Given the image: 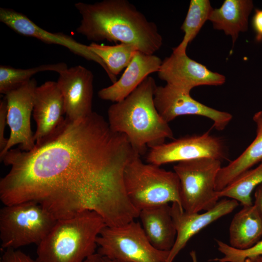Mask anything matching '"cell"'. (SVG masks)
Segmentation results:
<instances>
[{"mask_svg":"<svg viewBox=\"0 0 262 262\" xmlns=\"http://www.w3.org/2000/svg\"><path fill=\"white\" fill-rule=\"evenodd\" d=\"M137 153L98 114L66 117L44 143L29 151L11 148L0 159L10 166L0 180V200L4 205L37 202L57 220L90 211L107 226L125 225L140 213L124 183L125 168Z\"/></svg>","mask_w":262,"mask_h":262,"instance_id":"cell-1","label":"cell"},{"mask_svg":"<svg viewBox=\"0 0 262 262\" xmlns=\"http://www.w3.org/2000/svg\"><path fill=\"white\" fill-rule=\"evenodd\" d=\"M75 7L82 17L76 32L92 42L131 44L147 54H154L163 45L157 25L127 0L78 2Z\"/></svg>","mask_w":262,"mask_h":262,"instance_id":"cell-2","label":"cell"},{"mask_svg":"<svg viewBox=\"0 0 262 262\" xmlns=\"http://www.w3.org/2000/svg\"><path fill=\"white\" fill-rule=\"evenodd\" d=\"M154 78L147 77L128 97L108 109V122L115 132L125 135L140 155L149 148L173 139L169 125L159 114L154 104L157 87Z\"/></svg>","mask_w":262,"mask_h":262,"instance_id":"cell-3","label":"cell"},{"mask_svg":"<svg viewBox=\"0 0 262 262\" xmlns=\"http://www.w3.org/2000/svg\"><path fill=\"white\" fill-rule=\"evenodd\" d=\"M107 226L97 213L86 211L57 220L37 245V262H84L96 253L97 238Z\"/></svg>","mask_w":262,"mask_h":262,"instance_id":"cell-4","label":"cell"},{"mask_svg":"<svg viewBox=\"0 0 262 262\" xmlns=\"http://www.w3.org/2000/svg\"><path fill=\"white\" fill-rule=\"evenodd\" d=\"M124 183L128 198L139 211L169 202L176 203L182 208L180 182L176 173L144 163L138 153L125 168Z\"/></svg>","mask_w":262,"mask_h":262,"instance_id":"cell-5","label":"cell"},{"mask_svg":"<svg viewBox=\"0 0 262 262\" xmlns=\"http://www.w3.org/2000/svg\"><path fill=\"white\" fill-rule=\"evenodd\" d=\"M57 220L42 205L27 201L4 205L0 210V239L3 249L36 244L45 238Z\"/></svg>","mask_w":262,"mask_h":262,"instance_id":"cell-6","label":"cell"},{"mask_svg":"<svg viewBox=\"0 0 262 262\" xmlns=\"http://www.w3.org/2000/svg\"><path fill=\"white\" fill-rule=\"evenodd\" d=\"M97 253L119 262H165L169 251L157 249L146 236L140 222L106 226L97 238Z\"/></svg>","mask_w":262,"mask_h":262,"instance_id":"cell-7","label":"cell"},{"mask_svg":"<svg viewBox=\"0 0 262 262\" xmlns=\"http://www.w3.org/2000/svg\"><path fill=\"white\" fill-rule=\"evenodd\" d=\"M221 161L201 158L177 163L174 171L180 182V199L184 211L189 213L208 211L218 202L215 189Z\"/></svg>","mask_w":262,"mask_h":262,"instance_id":"cell-8","label":"cell"},{"mask_svg":"<svg viewBox=\"0 0 262 262\" xmlns=\"http://www.w3.org/2000/svg\"><path fill=\"white\" fill-rule=\"evenodd\" d=\"M224 143L209 131L201 135L184 136L149 148L147 163L158 166L196 159L211 158L221 161L226 158Z\"/></svg>","mask_w":262,"mask_h":262,"instance_id":"cell-9","label":"cell"},{"mask_svg":"<svg viewBox=\"0 0 262 262\" xmlns=\"http://www.w3.org/2000/svg\"><path fill=\"white\" fill-rule=\"evenodd\" d=\"M37 86L36 81L32 78L5 95L7 105V124L10 133L5 149L0 153V159L16 145L18 144L19 149L25 151H31L35 147L31 117Z\"/></svg>","mask_w":262,"mask_h":262,"instance_id":"cell-10","label":"cell"},{"mask_svg":"<svg viewBox=\"0 0 262 262\" xmlns=\"http://www.w3.org/2000/svg\"><path fill=\"white\" fill-rule=\"evenodd\" d=\"M154 102L160 115L168 123L179 116L199 115L210 119L213 127L221 131L232 118L231 114L207 106L193 98L190 93L168 84L157 86Z\"/></svg>","mask_w":262,"mask_h":262,"instance_id":"cell-11","label":"cell"},{"mask_svg":"<svg viewBox=\"0 0 262 262\" xmlns=\"http://www.w3.org/2000/svg\"><path fill=\"white\" fill-rule=\"evenodd\" d=\"M0 21L21 35L36 38L49 44L62 46L73 53L98 64L112 82L114 80L106 65L89 45L82 44L63 33H52L41 28L24 14L8 8H0Z\"/></svg>","mask_w":262,"mask_h":262,"instance_id":"cell-12","label":"cell"},{"mask_svg":"<svg viewBox=\"0 0 262 262\" xmlns=\"http://www.w3.org/2000/svg\"><path fill=\"white\" fill-rule=\"evenodd\" d=\"M158 77L166 84L190 93L200 85L218 86L224 84L225 77L209 70L206 66L185 54H172L163 60L157 72Z\"/></svg>","mask_w":262,"mask_h":262,"instance_id":"cell-13","label":"cell"},{"mask_svg":"<svg viewBox=\"0 0 262 262\" xmlns=\"http://www.w3.org/2000/svg\"><path fill=\"white\" fill-rule=\"evenodd\" d=\"M57 82L63 96L66 118L74 121L93 112L94 75L85 67L78 65L59 74Z\"/></svg>","mask_w":262,"mask_h":262,"instance_id":"cell-14","label":"cell"},{"mask_svg":"<svg viewBox=\"0 0 262 262\" xmlns=\"http://www.w3.org/2000/svg\"><path fill=\"white\" fill-rule=\"evenodd\" d=\"M239 205L234 199H223L205 213H189L176 203H172L171 213L177 232L175 243L165 262H173L189 240L201 229L230 213Z\"/></svg>","mask_w":262,"mask_h":262,"instance_id":"cell-15","label":"cell"},{"mask_svg":"<svg viewBox=\"0 0 262 262\" xmlns=\"http://www.w3.org/2000/svg\"><path fill=\"white\" fill-rule=\"evenodd\" d=\"M33 116L36 124L35 146L49 139L64 123V102L57 82L47 81L37 86L34 93Z\"/></svg>","mask_w":262,"mask_h":262,"instance_id":"cell-16","label":"cell"},{"mask_svg":"<svg viewBox=\"0 0 262 262\" xmlns=\"http://www.w3.org/2000/svg\"><path fill=\"white\" fill-rule=\"evenodd\" d=\"M162 62L160 57L154 54L137 51L119 80L98 91V97L114 102L122 100L149 74L157 72Z\"/></svg>","mask_w":262,"mask_h":262,"instance_id":"cell-17","label":"cell"},{"mask_svg":"<svg viewBox=\"0 0 262 262\" xmlns=\"http://www.w3.org/2000/svg\"><path fill=\"white\" fill-rule=\"evenodd\" d=\"M139 217L147 239L157 249L169 251L176 238L177 232L171 213V206L163 204L145 208Z\"/></svg>","mask_w":262,"mask_h":262,"instance_id":"cell-18","label":"cell"},{"mask_svg":"<svg viewBox=\"0 0 262 262\" xmlns=\"http://www.w3.org/2000/svg\"><path fill=\"white\" fill-rule=\"evenodd\" d=\"M253 7L251 0H225L220 8L213 9L209 20L214 29L230 35L234 45L239 33L247 30Z\"/></svg>","mask_w":262,"mask_h":262,"instance_id":"cell-19","label":"cell"},{"mask_svg":"<svg viewBox=\"0 0 262 262\" xmlns=\"http://www.w3.org/2000/svg\"><path fill=\"white\" fill-rule=\"evenodd\" d=\"M256 136L252 142L236 159L221 167L216 179V191H221L244 172L262 161V111L255 114Z\"/></svg>","mask_w":262,"mask_h":262,"instance_id":"cell-20","label":"cell"},{"mask_svg":"<svg viewBox=\"0 0 262 262\" xmlns=\"http://www.w3.org/2000/svg\"><path fill=\"white\" fill-rule=\"evenodd\" d=\"M262 236V217L254 204L244 206L233 216L229 228V245L248 248Z\"/></svg>","mask_w":262,"mask_h":262,"instance_id":"cell-21","label":"cell"},{"mask_svg":"<svg viewBox=\"0 0 262 262\" xmlns=\"http://www.w3.org/2000/svg\"><path fill=\"white\" fill-rule=\"evenodd\" d=\"M213 8L208 0H191L185 18L180 27L184 32L181 43L173 49L175 54H185L188 44L196 37Z\"/></svg>","mask_w":262,"mask_h":262,"instance_id":"cell-22","label":"cell"},{"mask_svg":"<svg viewBox=\"0 0 262 262\" xmlns=\"http://www.w3.org/2000/svg\"><path fill=\"white\" fill-rule=\"evenodd\" d=\"M89 47L104 62L114 82L117 81L116 76L127 67L138 51L136 46L125 43L110 46L92 42Z\"/></svg>","mask_w":262,"mask_h":262,"instance_id":"cell-23","label":"cell"},{"mask_svg":"<svg viewBox=\"0 0 262 262\" xmlns=\"http://www.w3.org/2000/svg\"><path fill=\"white\" fill-rule=\"evenodd\" d=\"M68 68L65 63L44 64L35 67L22 69L11 66H0V93L6 95L16 89L32 79L36 73L53 71L58 74Z\"/></svg>","mask_w":262,"mask_h":262,"instance_id":"cell-24","label":"cell"},{"mask_svg":"<svg viewBox=\"0 0 262 262\" xmlns=\"http://www.w3.org/2000/svg\"><path fill=\"white\" fill-rule=\"evenodd\" d=\"M262 183V161L253 169L241 174L221 191L217 192L218 197H229L240 202L243 206L253 204L251 194Z\"/></svg>","mask_w":262,"mask_h":262,"instance_id":"cell-25","label":"cell"},{"mask_svg":"<svg viewBox=\"0 0 262 262\" xmlns=\"http://www.w3.org/2000/svg\"><path fill=\"white\" fill-rule=\"evenodd\" d=\"M215 242L218 250L223 254V257L213 259V262H246L247 259L262 256V240L245 249L234 248L219 240H215Z\"/></svg>","mask_w":262,"mask_h":262,"instance_id":"cell-26","label":"cell"},{"mask_svg":"<svg viewBox=\"0 0 262 262\" xmlns=\"http://www.w3.org/2000/svg\"><path fill=\"white\" fill-rule=\"evenodd\" d=\"M7 105L4 97L0 101V153L5 149L8 142V138L5 137V131L7 124Z\"/></svg>","mask_w":262,"mask_h":262,"instance_id":"cell-27","label":"cell"},{"mask_svg":"<svg viewBox=\"0 0 262 262\" xmlns=\"http://www.w3.org/2000/svg\"><path fill=\"white\" fill-rule=\"evenodd\" d=\"M0 262H37L29 256L16 249H6Z\"/></svg>","mask_w":262,"mask_h":262,"instance_id":"cell-28","label":"cell"},{"mask_svg":"<svg viewBox=\"0 0 262 262\" xmlns=\"http://www.w3.org/2000/svg\"><path fill=\"white\" fill-rule=\"evenodd\" d=\"M251 24L255 33L256 40L258 42L262 41V9H255Z\"/></svg>","mask_w":262,"mask_h":262,"instance_id":"cell-29","label":"cell"},{"mask_svg":"<svg viewBox=\"0 0 262 262\" xmlns=\"http://www.w3.org/2000/svg\"><path fill=\"white\" fill-rule=\"evenodd\" d=\"M253 204L257 208L262 217V183L255 189Z\"/></svg>","mask_w":262,"mask_h":262,"instance_id":"cell-30","label":"cell"},{"mask_svg":"<svg viewBox=\"0 0 262 262\" xmlns=\"http://www.w3.org/2000/svg\"><path fill=\"white\" fill-rule=\"evenodd\" d=\"M101 258V256L96 253L86 259L84 262H100Z\"/></svg>","mask_w":262,"mask_h":262,"instance_id":"cell-31","label":"cell"},{"mask_svg":"<svg viewBox=\"0 0 262 262\" xmlns=\"http://www.w3.org/2000/svg\"><path fill=\"white\" fill-rule=\"evenodd\" d=\"M246 262H262V256L247 259Z\"/></svg>","mask_w":262,"mask_h":262,"instance_id":"cell-32","label":"cell"},{"mask_svg":"<svg viewBox=\"0 0 262 262\" xmlns=\"http://www.w3.org/2000/svg\"><path fill=\"white\" fill-rule=\"evenodd\" d=\"M190 256L191 258L192 262H198L196 253L195 250L190 251Z\"/></svg>","mask_w":262,"mask_h":262,"instance_id":"cell-33","label":"cell"},{"mask_svg":"<svg viewBox=\"0 0 262 262\" xmlns=\"http://www.w3.org/2000/svg\"><path fill=\"white\" fill-rule=\"evenodd\" d=\"M100 262H119L101 256Z\"/></svg>","mask_w":262,"mask_h":262,"instance_id":"cell-34","label":"cell"}]
</instances>
